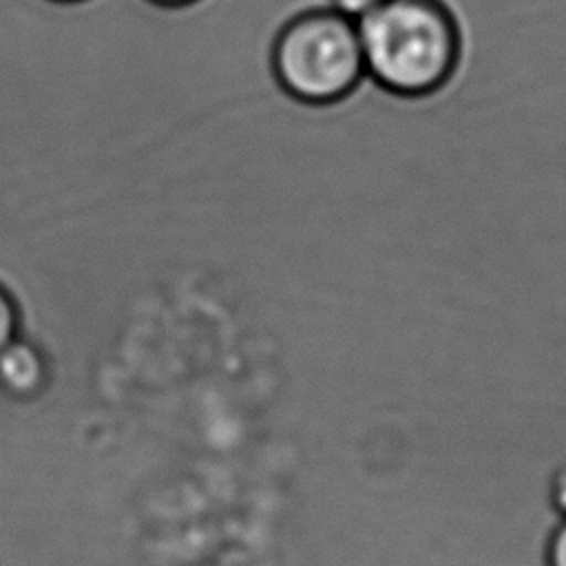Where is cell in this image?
Wrapping results in <instances>:
<instances>
[{
  "label": "cell",
  "mask_w": 566,
  "mask_h": 566,
  "mask_svg": "<svg viewBox=\"0 0 566 566\" xmlns=\"http://www.w3.org/2000/svg\"><path fill=\"white\" fill-rule=\"evenodd\" d=\"M356 22L365 77L391 97H436L464 64L467 31L451 0H385Z\"/></svg>",
  "instance_id": "6da1fadb"
},
{
  "label": "cell",
  "mask_w": 566,
  "mask_h": 566,
  "mask_svg": "<svg viewBox=\"0 0 566 566\" xmlns=\"http://www.w3.org/2000/svg\"><path fill=\"white\" fill-rule=\"evenodd\" d=\"M279 86L307 106H332L352 97L365 77L358 22L334 7L287 20L272 46Z\"/></svg>",
  "instance_id": "7a4b0ae2"
},
{
  "label": "cell",
  "mask_w": 566,
  "mask_h": 566,
  "mask_svg": "<svg viewBox=\"0 0 566 566\" xmlns=\"http://www.w3.org/2000/svg\"><path fill=\"white\" fill-rule=\"evenodd\" d=\"M46 367L40 349L27 340L13 338L0 352V385L18 396L38 391L44 382Z\"/></svg>",
  "instance_id": "3957f363"
},
{
  "label": "cell",
  "mask_w": 566,
  "mask_h": 566,
  "mask_svg": "<svg viewBox=\"0 0 566 566\" xmlns=\"http://www.w3.org/2000/svg\"><path fill=\"white\" fill-rule=\"evenodd\" d=\"M18 327H20V314L15 307V301L11 294L0 285V352L18 338Z\"/></svg>",
  "instance_id": "277c9868"
},
{
  "label": "cell",
  "mask_w": 566,
  "mask_h": 566,
  "mask_svg": "<svg viewBox=\"0 0 566 566\" xmlns=\"http://www.w3.org/2000/svg\"><path fill=\"white\" fill-rule=\"evenodd\" d=\"M546 566H566V517L551 531L544 548Z\"/></svg>",
  "instance_id": "5b68a950"
},
{
  "label": "cell",
  "mask_w": 566,
  "mask_h": 566,
  "mask_svg": "<svg viewBox=\"0 0 566 566\" xmlns=\"http://www.w3.org/2000/svg\"><path fill=\"white\" fill-rule=\"evenodd\" d=\"M380 2H385V0H329V7L347 13L354 20H358L360 15H365L367 11L378 7Z\"/></svg>",
  "instance_id": "8992f818"
},
{
  "label": "cell",
  "mask_w": 566,
  "mask_h": 566,
  "mask_svg": "<svg viewBox=\"0 0 566 566\" xmlns=\"http://www.w3.org/2000/svg\"><path fill=\"white\" fill-rule=\"evenodd\" d=\"M150 2L159 4V7H166V9H179V7H190L197 0H150Z\"/></svg>",
  "instance_id": "52a82bcc"
},
{
  "label": "cell",
  "mask_w": 566,
  "mask_h": 566,
  "mask_svg": "<svg viewBox=\"0 0 566 566\" xmlns=\"http://www.w3.org/2000/svg\"><path fill=\"white\" fill-rule=\"evenodd\" d=\"M53 2H82V0H53Z\"/></svg>",
  "instance_id": "ba28073f"
}]
</instances>
